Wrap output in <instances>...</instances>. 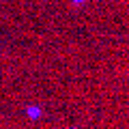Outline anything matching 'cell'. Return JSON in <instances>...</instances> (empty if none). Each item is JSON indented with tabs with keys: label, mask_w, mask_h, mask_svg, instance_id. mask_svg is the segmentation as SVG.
Wrapping results in <instances>:
<instances>
[{
	"label": "cell",
	"mask_w": 129,
	"mask_h": 129,
	"mask_svg": "<svg viewBox=\"0 0 129 129\" xmlns=\"http://www.w3.org/2000/svg\"><path fill=\"white\" fill-rule=\"evenodd\" d=\"M41 114H43V110L39 106H28L26 108V116H28V118H32V120H37Z\"/></svg>",
	"instance_id": "1"
},
{
	"label": "cell",
	"mask_w": 129,
	"mask_h": 129,
	"mask_svg": "<svg viewBox=\"0 0 129 129\" xmlns=\"http://www.w3.org/2000/svg\"><path fill=\"white\" fill-rule=\"evenodd\" d=\"M71 2H73V5H84L86 0H71Z\"/></svg>",
	"instance_id": "2"
}]
</instances>
